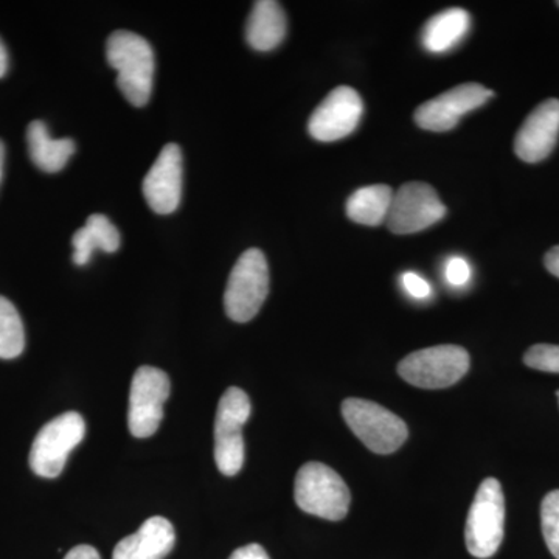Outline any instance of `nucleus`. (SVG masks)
Listing matches in <instances>:
<instances>
[{"label":"nucleus","mask_w":559,"mask_h":559,"mask_svg":"<svg viewBox=\"0 0 559 559\" xmlns=\"http://www.w3.org/2000/svg\"><path fill=\"white\" fill-rule=\"evenodd\" d=\"M3 165H5V145L0 140V182H2Z\"/></svg>","instance_id":"nucleus-31"},{"label":"nucleus","mask_w":559,"mask_h":559,"mask_svg":"<svg viewBox=\"0 0 559 559\" xmlns=\"http://www.w3.org/2000/svg\"><path fill=\"white\" fill-rule=\"evenodd\" d=\"M393 190L389 186H370L356 190L347 201L348 218L362 226H380L388 219Z\"/></svg>","instance_id":"nucleus-19"},{"label":"nucleus","mask_w":559,"mask_h":559,"mask_svg":"<svg viewBox=\"0 0 559 559\" xmlns=\"http://www.w3.org/2000/svg\"><path fill=\"white\" fill-rule=\"evenodd\" d=\"M364 112L362 98L353 87L331 91L308 121V132L318 142H336L358 128Z\"/></svg>","instance_id":"nucleus-12"},{"label":"nucleus","mask_w":559,"mask_h":559,"mask_svg":"<svg viewBox=\"0 0 559 559\" xmlns=\"http://www.w3.org/2000/svg\"><path fill=\"white\" fill-rule=\"evenodd\" d=\"M557 395H558V400H559V392L557 393Z\"/></svg>","instance_id":"nucleus-32"},{"label":"nucleus","mask_w":559,"mask_h":559,"mask_svg":"<svg viewBox=\"0 0 559 559\" xmlns=\"http://www.w3.org/2000/svg\"><path fill=\"white\" fill-rule=\"evenodd\" d=\"M540 527L547 549L559 559V489L550 491L540 503Z\"/></svg>","instance_id":"nucleus-22"},{"label":"nucleus","mask_w":559,"mask_h":559,"mask_svg":"<svg viewBox=\"0 0 559 559\" xmlns=\"http://www.w3.org/2000/svg\"><path fill=\"white\" fill-rule=\"evenodd\" d=\"M83 229L95 250L100 249L103 252L114 253L120 249V231L105 215L94 213L87 218Z\"/></svg>","instance_id":"nucleus-21"},{"label":"nucleus","mask_w":559,"mask_h":559,"mask_svg":"<svg viewBox=\"0 0 559 559\" xmlns=\"http://www.w3.org/2000/svg\"><path fill=\"white\" fill-rule=\"evenodd\" d=\"M506 532V498L498 479H485L477 489L466 520V549L474 558L495 557Z\"/></svg>","instance_id":"nucleus-3"},{"label":"nucleus","mask_w":559,"mask_h":559,"mask_svg":"<svg viewBox=\"0 0 559 559\" xmlns=\"http://www.w3.org/2000/svg\"><path fill=\"white\" fill-rule=\"evenodd\" d=\"M342 417L353 433L377 454L399 451L409 437L406 423L373 401L345 400L342 403Z\"/></svg>","instance_id":"nucleus-5"},{"label":"nucleus","mask_w":559,"mask_h":559,"mask_svg":"<svg viewBox=\"0 0 559 559\" xmlns=\"http://www.w3.org/2000/svg\"><path fill=\"white\" fill-rule=\"evenodd\" d=\"M469 355L459 345H437L411 353L401 360L400 377L419 389H447L469 370Z\"/></svg>","instance_id":"nucleus-6"},{"label":"nucleus","mask_w":559,"mask_h":559,"mask_svg":"<svg viewBox=\"0 0 559 559\" xmlns=\"http://www.w3.org/2000/svg\"><path fill=\"white\" fill-rule=\"evenodd\" d=\"M558 7H559V2H558Z\"/></svg>","instance_id":"nucleus-33"},{"label":"nucleus","mask_w":559,"mask_h":559,"mask_svg":"<svg viewBox=\"0 0 559 559\" xmlns=\"http://www.w3.org/2000/svg\"><path fill=\"white\" fill-rule=\"evenodd\" d=\"M524 362L530 369L547 371V373H559V345H533L525 353Z\"/></svg>","instance_id":"nucleus-23"},{"label":"nucleus","mask_w":559,"mask_h":559,"mask_svg":"<svg viewBox=\"0 0 559 559\" xmlns=\"http://www.w3.org/2000/svg\"><path fill=\"white\" fill-rule=\"evenodd\" d=\"M401 282H403L407 293L415 297V299H426V297L430 296V290H432L429 283L425 278L419 277L418 274H415V272H404Z\"/></svg>","instance_id":"nucleus-26"},{"label":"nucleus","mask_w":559,"mask_h":559,"mask_svg":"<svg viewBox=\"0 0 559 559\" xmlns=\"http://www.w3.org/2000/svg\"><path fill=\"white\" fill-rule=\"evenodd\" d=\"M182 151L176 143H168L143 180V197L150 209L157 215L175 213L182 200Z\"/></svg>","instance_id":"nucleus-13"},{"label":"nucleus","mask_w":559,"mask_h":559,"mask_svg":"<svg viewBox=\"0 0 559 559\" xmlns=\"http://www.w3.org/2000/svg\"><path fill=\"white\" fill-rule=\"evenodd\" d=\"M27 146L33 164L44 173L61 171L75 153L72 139L51 138L49 128L40 120L28 124Z\"/></svg>","instance_id":"nucleus-17"},{"label":"nucleus","mask_w":559,"mask_h":559,"mask_svg":"<svg viewBox=\"0 0 559 559\" xmlns=\"http://www.w3.org/2000/svg\"><path fill=\"white\" fill-rule=\"evenodd\" d=\"M86 436V423L79 412H66L39 430L31 451V468L36 476H60L69 454Z\"/></svg>","instance_id":"nucleus-8"},{"label":"nucleus","mask_w":559,"mask_h":559,"mask_svg":"<svg viewBox=\"0 0 559 559\" xmlns=\"http://www.w3.org/2000/svg\"><path fill=\"white\" fill-rule=\"evenodd\" d=\"M544 264L551 275L559 278V246L551 248L544 257Z\"/></svg>","instance_id":"nucleus-29"},{"label":"nucleus","mask_w":559,"mask_h":559,"mask_svg":"<svg viewBox=\"0 0 559 559\" xmlns=\"http://www.w3.org/2000/svg\"><path fill=\"white\" fill-rule=\"evenodd\" d=\"M447 207L437 191L425 182H407L393 191L388 215V227L396 235L426 230L444 218Z\"/></svg>","instance_id":"nucleus-10"},{"label":"nucleus","mask_w":559,"mask_h":559,"mask_svg":"<svg viewBox=\"0 0 559 559\" xmlns=\"http://www.w3.org/2000/svg\"><path fill=\"white\" fill-rule=\"evenodd\" d=\"M25 348L24 323L16 307L0 296V359H14Z\"/></svg>","instance_id":"nucleus-20"},{"label":"nucleus","mask_w":559,"mask_h":559,"mask_svg":"<svg viewBox=\"0 0 559 559\" xmlns=\"http://www.w3.org/2000/svg\"><path fill=\"white\" fill-rule=\"evenodd\" d=\"M9 50H7L5 44L0 39V79L7 75L9 72Z\"/></svg>","instance_id":"nucleus-30"},{"label":"nucleus","mask_w":559,"mask_h":559,"mask_svg":"<svg viewBox=\"0 0 559 559\" xmlns=\"http://www.w3.org/2000/svg\"><path fill=\"white\" fill-rule=\"evenodd\" d=\"M270 294V266L260 249H249L235 263L224 293V308L234 322L259 314Z\"/></svg>","instance_id":"nucleus-4"},{"label":"nucleus","mask_w":559,"mask_h":559,"mask_svg":"<svg viewBox=\"0 0 559 559\" xmlns=\"http://www.w3.org/2000/svg\"><path fill=\"white\" fill-rule=\"evenodd\" d=\"M73 246V263L76 266H86L90 263L92 255H94V248L91 242L87 241L86 234H84L83 227L75 231L72 237Z\"/></svg>","instance_id":"nucleus-25"},{"label":"nucleus","mask_w":559,"mask_h":559,"mask_svg":"<svg viewBox=\"0 0 559 559\" xmlns=\"http://www.w3.org/2000/svg\"><path fill=\"white\" fill-rule=\"evenodd\" d=\"M471 16L463 9L441 11L437 16L430 17L423 28L421 43L430 53H444L454 49L469 32Z\"/></svg>","instance_id":"nucleus-18"},{"label":"nucleus","mask_w":559,"mask_h":559,"mask_svg":"<svg viewBox=\"0 0 559 559\" xmlns=\"http://www.w3.org/2000/svg\"><path fill=\"white\" fill-rule=\"evenodd\" d=\"M559 138V100L540 103L522 123L514 139V153L527 164L547 159Z\"/></svg>","instance_id":"nucleus-14"},{"label":"nucleus","mask_w":559,"mask_h":559,"mask_svg":"<svg viewBox=\"0 0 559 559\" xmlns=\"http://www.w3.org/2000/svg\"><path fill=\"white\" fill-rule=\"evenodd\" d=\"M294 499L305 513L326 521H342L348 514L352 495L344 479L323 463H305L296 476Z\"/></svg>","instance_id":"nucleus-2"},{"label":"nucleus","mask_w":559,"mask_h":559,"mask_svg":"<svg viewBox=\"0 0 559 559\" xmlns=\"http://www.w3.org/2000/svg\"><path fill=\"white\" fill-rule=\"evenodd\" d=\"M106 57L110 68L116 69L117 86L123 97L135 108L145 106L153 92L156 69L148 40L134 32H114L106 44Z\"/></svg>","instance_id":"nucleus-1"},{"label":"nucleus","mask_w":559,"mask_h":559,"mask_svg":"<svg viewBox=\"0 0 559 559\" xmlns=\"http://www.w3.org/2000/svg\"><path fill=\"white\" fill-rule=\"evenodd\" d=\"M250 411L245 390L230 388L221 396L215 418V462L224 476H237L245 465L242 426L248 423Z\"/></svg>","instance_id":"nucleus-7"},{"label":"nucleus","mask_w":559,"mask_h":559,"mask_svg":"<svg viewBox=\"0 0 559 559\" xmlns=\"http://www.w3.org/2000/svg\"><path fill=\"white\" fill-rule=\"evenodd\" d=\"M176 543L175 527L162 516L150 518L142 527L117 544L112 559H164Z\"/></svg>","instance_id":"nucleus-15"},{"label":"nucleus","mask_w":559,"mask_h":559,"mask_svg":"<svg viewBox=\"0 0 559 559\" xmlns=\"http://www.w3.org/2000/svg\"><path fill=\"white\" fill-rule=\"evenodd\" d=\"M495 92L485 90L479 83H465L443 92L433 100L423 103L415 110V123L421 130L444 132L454 130L460 119L471 110L480 108Z\"/></svg>","instance_id":"nucleus-11"},{"label":"nucleus","mask_w":559,"mask_h":559,"mask_svg":"<svg viewBox=\"0 0 559 559\" xmlns=\"http://www.w3.org/2000/svg\"><path fill=\"white\" fill-rule=\"evenodd\" d=\"M64 559H102L97 549L92 546H76L66 555Z\"/></svg>","instance_id":"nucleus-28"},{"label":"nucleus","mask_w":559,"mask_h":559,"mask_svg":"<svg viewBox=\"0 0 559 559\" xmlns=\"http://www.w3.org/2000/svg\"><path fill=\"white\" fill-rule=\"evenodd\" d=\"M170 392V378L165 371L150 366L139 367L135 371L128 409V428L135 439H148L157 432Z\"/></svg>","instance_id":"nucleus-9"},{"label":"nucleus","mask_w":559,"mask_h":559,"mask_svg":"<svg viewBox=\"0 0 559 559\" xmlns=\"http://www.w3.org/2000/svg\"><path fill=\"white\" fill-rule=\"evenodd\" d=\"M471 278L468 261L462 257H452L447 263V280L452 286H465Z\"/></svg>","instance_id":"nucleus-24"},{"label":"nucleus","mask_w":559,"mask_h":559,"mask_svg":"<svg viewBox=\"0 0 559 559\" xmlns=\"http://www.w3.org/2000/svg\"><path fill=\"white\" fill-rule=\"evenodd\" d=\"M286 36V14L282 5L275 0H259L253 3L248 25H246V39L257 51H271L277 49Z\"/></svg>","instance_id":"nucleus-16"},{"label":"nucleus","mask_w":559,"mask_h":559,"mask_svg":"<svg viewBox=\"0 0 559 559\" xmlns=\"http://www.w3.org/2000/svg\"><path fill=\"white\" fill-rule=\"evenodd\" d=\"M229 559H271L267 551L260 544H249V546L240 547L230 555Z\"/></svg>","instance_id":"nucleus-27"}]
</instances>
